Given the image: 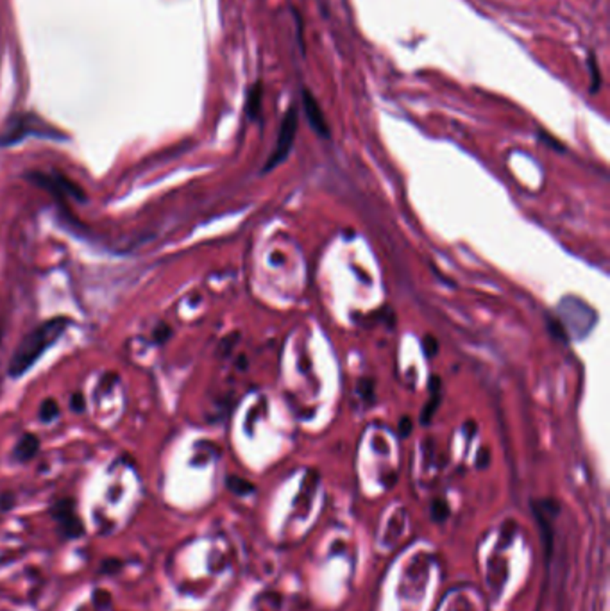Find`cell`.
Returning <instances> with one entry per match:
<instances>
[{
	"label": "cell",
	"mask_w": 610,
	"mask_h": 611,
	"mask_svg": "<svg viewBox=\"0 0 610 611\" xmlns=\"http://www.w3.org/2000/svg\"><path fill=\"white\" fill-rule=\"evenodd\" d=\"M66 328H69L66 318H51L45 324L38 325L34 331H31L22 340V343L16 347L15 354H13L11 361H9V375L11 378H20L22 374H26L44 356L45 350L61 338Z\"/></svg>",
	"instance_id": "1"
},
{
	"label": "cell",
	"mask_w": 610,
	"mask_h": 611,
	"mask_svg": "<svg viewBox=\"0 0 610 611\" xmlns=\"http://www.w3.org/2000/svg\"><path fill=\"white\" fill-rule=\"evenodd\" d=\"M49 136L59 138L61 134L51 126L41 122L34 115H16L13 116L11 122L6 126L4 133H0V145H13L22 141L26 136Z\"/></svg>",
	"instance_id": "2"
},
{
	"label": "cell",
	"mask_w": 610,
	"mask_h": 611,
	"mask_svg": "<svg viewBox=\"0 0 610 611\" xmlns=\"http://www.w3.org/2000/svg\"><path fill=\"white\" fill-rule=\"evenodd\" d=\"M297 126H299V109H297L296 104H292L286 109L285 116H283L281 126H279L278 140H276V147L274 151H272L271 158L265 163L264 172H269V170H272L274 166L281 165V163L289 158L290 151H292L294 147V140H296Z\"/></svg>",
	"instance_id": "3"
},
{
	"label": "cell",
	"mask_w": 610,
	"mask_h": 611,
	"mask_svg": "<svg viewBox=\"0 0 610 611\" xmlns=\"http://www.w3.org/2000/svg\"><path fill=\"white\" fill-rule=\"evenodd\" d=\"M301 97H303L304 115H306V120H308V123H310L311 129H314L321 138H329L328 120H326V116H324V113H322V108L319 106L317 99L314 97V94H311L308 88H303V91H301Z\"/></svg>",
	"instance_id": "4"
},
{
	"label": "cell",
	"mask_w": 610,
	"mask_h": 611,
	"mask_svg": "<svg viewBox=\"0 0 610 611\" xmlns=\"http://www.w3.org/2000/svg\"><path fill=\"white\" fill-rule=\"evenodd\" d=\"M52 515L58 518L59 525H61L63 532H65L66 536L77 538V536L83 535V524H81L79 517H77L76 511H74V506L70 500H61V503L56 504L54 510H52Z\"/></svg>",
	"instance_id": "5"
},
{
	"label": "cell",
	"mask_w": 610,
	"mask_h": 611,
	"mask_svg": "<svg viewBox=\"0 0 610 611\" xmlns=\"http://www.w3.org/2000/svg\"><path fill=\"white\" fill-rule=\"evenodd\" d=\"M261 99H264V84L261 81L254 83L247 91L246 113L251 120H256L261 113Z\"/></svg>",
	"instance_id": "6"
},
{
	"label": "cell",
	"mask_w": 610,
	"mask_h": 611,
	"mask_svg": "<svg viewBox=\"0 0 610 611\" xmlns=\"http://www.w3.org/2000/svg\"><path fill=\"white\" fill-rule=\"evenodd\" d=\"M38 449H40V442L34 435H24L20 442L16 443L15 456L19 461H29L31 458L36 456Z\"/></svg>",
	"instance_id": "7"
},
{
	"label": "cell",
	"mask_w": 610,
	"mask_h": 611,
	"mask_svg": "<svg viewBox=\"0 0 610 611\" xmlns=\"http://www.w3.org/2000/svg\"><path fill=\"white\" fill-rule=\"evenodd\" d=\"M430 390H431V399L428 400L423 413H421V422H423V424H428V422L431 420V417H434L435 411H437L439 403H441V379H439L437 375L431 378Z\"/></svg>",
	"instance_id": "8"
},
{
	"label": "cell",
	"mask_w": 610,
	"mask_h": 611,
	"mask_svg": "<svg viewBox=\"0 0 610 611\" xmlns=\"http://www.w3.org/2000/svg\"><path fill=\"white\" fill-rule=\"evenodd\" d=\"M587 69L589 76H591V88H589V91H591V95H594L598 94L599 88H601V70H599L598 58H596V54L592 51L587 54Z\"/></svg>",
	"instance_id": "9"
},
{
	"label": "cell",
	"mask_w": 610,
	"mask_h": 611,
	"mask_svg": "<svg viewBox=\"0 0 610 611\" xmlns=\"http://www.w3.org/2000/svg\"><path fill=\"white\" fill-rule=\"evenodd\" d=\"M226 485H228V488L231 490L233 493H236V495H247V493L254 492L253 483L246 481V479H242V478H236V475H231V478H228Z\"/></svg>",
	"instance_id": "10"
},
{
	"label": "cell",
	"mask_w": 610,
	"mask_h": 611,
	"mask_svg": "<svg viewBox=\"0 0 610 611\" xmlns=\"http://www.w3.org/2000/svg\"><path fill=\"white\" fill-rule=\"evenodd\" d=\"M431 515H434V520L444 522L449 517V506L444 499H435L431 504Z\"/></svg>",
	"instance_id": "11"
},
{
	"label": "cell",
	"mask_w": 610,
	"mask_h": 611,
	"mask_svg": "<svg viewBox=\"0 0 610 611\" xmlns=\"http://www.w3.org/2000/svg\"><path fill=\"white\" fill-rule=\"evenodd\" d=\"M58 415V406H56L54 400H47V403H44V406H41L40 411V417L41 420H52V418Z\"/></svg>",
	"instance_id": "12"
},
{
	"label": "cell",
	"mask_w": 610,
	"mask_h": 611,
	"mask_svg": "<svg viewBox=\"0 0 610 611\" xmlns=\"http://www.w3.org/2000/svg\"><path fill=\"white\" fill-rule=\"evenodd\" d=\"M423 347H424V353H426V356L434 358L439 350V342L434 338V336L428 335V336H424Z\"/></svg>",
	"instance_id": "13"
},
{
	"label": "cell",
	"mask_w": 610,
	"mask_h": 611,
	"mask_svg": "<svg viewBox=\"0 0 610 611\" xmlns=\"http://www.w3.org/2000/svg\"><path fill=\"white\" fill-rule=\"evenodd\" d=\"M539 136H541V140L544 141V143H548L549 147H555V151H560V152L564 151V145L560 143V141L556 140V138H553L551 134L546 133V131H541V133H539Z\"/></svg>",
	"instance_id": "14"
},
{
	"label": "cell",
	"mask_w": 610,
	"mask_h": 611,
	"mask_svg": "<svg viewBox=\"0 0 610 611\" xmlns=\"http://www.w3.org/2000/svg\"><path fill=\"white\" fill-rule=\"evenodd\" d=\"M412 429H414L412 418H409V417L401 418V422H399V435L403 436V438H406V436H409L410 433H412Z\"/></svg>",
	"instance_id": "15"
}]
</instances>
